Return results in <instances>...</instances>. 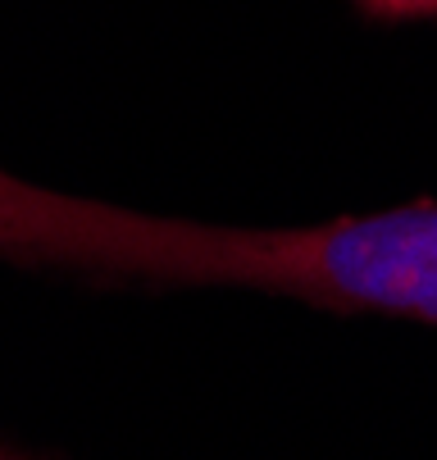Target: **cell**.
<instances>
[{
	"mask_svg": "<svg viewBox=\"0 0 437 460\" xmlns=\"http://www.w3.org/2000/svg\"><path fill=\"white\" fill-rule=\"evenodd\" d=\"M373 14H392V19H410V14H437V0H360Z\"/></svg>",
	"mask_w": 437,
	"mask_h": 460,
	"instance_id": "7a4b0ae2",
	"label": "cell"
},
{
	"mask_svg": "<svg viewBox=\"0 0 437 460\" xmlns=\"http://www.w3.org/2000/svg\"><path fill=\"white\" fill-rule=\"evenodd\" d=\"M0 260L105 283L260 288L437 323V206L310 228H214L32 187L0 169Z\"/></svg>",
	"mask_w": 437,
	"mask_h": 460,
	"instance_id": "6da1fadb",
	"label": "cell"
},
{
	"mask_svg": "<svg viewBox=\"0 0 437 460\" xmlns=\"http://www.w3.org/2000/svg\"><path fill=\"white\" fill-rule=\"evenodd\" d=\"M0 460H32V456H23V451H14V447H0Z\"/></svg>",
	"mask_w": 437,
	"mask_h": 460,
	"instance_id": "3957f363",
	"label": "cell"
}]
</instances>
